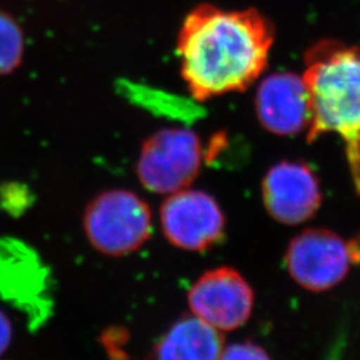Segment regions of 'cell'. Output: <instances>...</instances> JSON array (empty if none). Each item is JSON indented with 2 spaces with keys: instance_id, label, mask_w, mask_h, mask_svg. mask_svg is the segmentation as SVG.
<instances>
[{
  "instance_id": "cell-11",
  "label": "cell",
  "mask_w": 360,
  "mask_h": 360,
  "mask_svg": "<svg viewBox=\"0 0 360 360\" xmlns=\"http://www.w3.org/2000/svg\"><path fill=\"white\" fill-rule=\"evenodd\" d=\"M25 50L23 34L10 15L0 11V75L20 65Z\"/></svg>"
},
{
  "instance_id": "cell-10",
  "label": "cell",
  "mask_w": 360,
  "mask_h": 360,
  "mask_svg": "<svg viewBox=\"0 0 360 360\" xmlns=\"http://www.w3.org/2000/svg\"><path fill=\"white\" fill-rule=\"evenodd\" d=\"M223 336L198 316H183L156 343L153 360H219Z\"/></svg>"
},
{
  "instance_id": "cell-5",
  "label": "cell",
  "mask_w": 360,
  "mask_h": 360,
  "mask_svg": "<svg viewBox=\"0 0 360 360\" xmlns=\"http://www.w3.org/2000/svg\"><path fill=\"white\" fill-rule=\"evenodd\" d=\"M203 155L200 139L193 131L162 129L143 144L138 178L151 193H178L198 178Z\"/></svg>"
},
{
  "instance_id": "cell-14",
  "label": "cell",
  "mask_w": 360,
  "mask_h": 360,
  "mask_svg": "<svg viewBox=\"0 0 360 360\" xmlns=\"http://www.w3.org/2000/svg\"><path fill=\"white\" fill-rule=\"evenodd\" d=\"M343 351H345V339L343 336H340L336 342H335L334 348L331 349V354L327 360H343Z\"/></svg>"
},
{
  "instance_id": "cell-8",
  "label": "cell",
  "mask_w": 360,
  "mask_h": 360,
  "mask_svg": "<svg viewBox=\"0 0 360 360\" xmlns=\"http://www.w3.org/2000/svg\"><path fill=\"white\" fill-rule=\"evenodd\" d=\"M262 196L271 218L288 226L312 218L323 199L316 174L300 160H282L272 166L262 181Z\"/></svg>"
},
{
  "instance_id": "cell-1",
  "label": "cell",
  "mask_w": 360,
  "mask_h": 360,
  "mask_svg": "<svg viewBox=\"0 0 360 360\" xmlns=\"http://www.w3.org/2000/svg\"><path fill=\"white\" fill-rule=\"evenodd\" d=\"M274 38L270 20L254 8L196 7L178 39L181 75L193 98L247 90L266 70Z\"/></svg>"
},
{
  "instance_id": "cell-4",
  "label": "cell",
  "mask_w": 360,
  "mask_h": 360,
  "mask_svg": "<svg viewBox=\"0 0 360 360\" xmlns=\"http://www.w3.org/2000/svg\"><path fill=\"white\" fill-rule=\"evenodd\" d=\"M360 247L327 229H307L291 239L285 266L303 288L323 292L342 283L351 264L360 260Z\"/></svg>"
},
{
  "instance_id": "cell-13",
  "label": "cell",
  "mask_w": 360,
  "mask_h": 360,
  "mask_svg": "<svg viewBox=\"0 0 360 360\" xmlns=\"http://www.w3.org/2000/svg\"><path fill=\"white\" fill-rule=\"evenodd\" d=\"M13 336V322L7 314L0 309V356L11 346Z\"/></svg>"
},
{
  "instance_id": "cell-7",
  "label": "cell",
  "mask_w": 360,
  "mask_h": 360,
  "mask_svg": "<svg viewBox=\"0 0 360 360\" xmlns=\"http://www.w3.org/2000/svg\"><path fill=\"white\" fill-rule=\"evenodd\" d=\"M254 302L250 283L239 271L227 266L206 271L188 291L193 315L219 331H233L245 326Z\"/></svg>"
},
{
  "instance_id": "cell-3",
  "label": "cell",
  "mask_w": 360,
  "mask_h": 360,
  "mask_svg": "<svg viewBox=\"0 0 360 360\" xmlns=\"http://www.w3.org/2000/svg\"><path fill=\"white\" fill-rule=\"evenodd\" d=\"M83 229L96 251L107 257H126L150 240L153 217L139 195L129 190H108L86 207Z\"/></svg>"
},
{
  "instance_id": "cell-2",
  "label": "cell",
  "mask_w": 360,
  "mask_h": 360,
  "mask_svg": "<svg viewBox=\"0 0 360 360\" xmlns=\"http://www.w3.org/2000/svg\"><path fill=\"white\" fill-rule=\"evenodd\" d=\"M303 80L309 94L307 141L335 134L345 142L360 195V49L326 39L306 53Z\"/></svg>"
},
{
  "instance_id": "cell-6",
  "label": "cell",
  "mask_w": 360,
  "mask_h": 360,
  "mask_svg": "<svg viewBox=\"0 0 360 360\" xmlns=\"http://www.w3.org/2000/svg\"><path fill=\"white\" fill-rule=\"evenodd\" d=\"M160 223L168 242L183 251L205 252L226 236V215L205 191L171 193L160 207Z\"/></svg>"
},
{
  "instance_id": "cell-9",
  "label": "cell",
  "mask_w": 360,
  "mask_h": 360,
  "mask_svg": "<svg viewBox=\"0 0 360 360\" xmlns=\"http://www.w3.org/2000/svg\"><path fill=\"white\" fill-rule=\"evenodd\" d=\"M257 114L260 124L275 135L294 136L307 131L309 94L303 77L276 72L266 77L257 92Z\"/></svg>"
},
{
  "instance_id": "cell-12",
  "label": "cell",
  "mask_w": 360,
  "mask_h": 360,
  "mask_svg": "<svg viewBox=\"0 0 360 360\" xmlns=\"http://www.w3.org/2000/svg\"><path fill=\"white\" fill-rule=\"evenodd\" d=\"M219 360H271L264 348L252 342L232 343L221 351Z\"/></svg>"
}]
</instances>
